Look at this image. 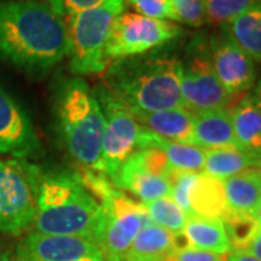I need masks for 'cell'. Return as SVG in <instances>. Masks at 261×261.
I'll list each match as a JSON object with an SVG mask.
<instances>
[{"label":"cell","instance_id":"obj_2","mask_svg":"<svg viewBox=\"0 0 261 261\" xmlns=\"http://www.w3.org/2000/svg\"><path fill=\"white\" fill-rule=\"evenodd\" d=\"M181 60L170 51H155L115 61L105 73V87L129 111H164L185 108Z\"/></svg>","mask_w":261,"mask_h":261},{"label":"cell","instance_id":"obj_7","mask_svg":"<svg viewBox=\"0 0 261 261\" xmlns=\"http://www.w3.org/2000/svg\"><path fill=\"white\" fill-rule=\"evenodd\" d=\"M181 34L183 29L171 20L147 18L123 10L113 22L105 57L106 61H118L142 56L171 42Z\"/></svg>","mask_w":261,"mask_h":261},{"label":"cell","instance_id":"obj_10","mask_svg":"<svg viewBox=\"0 0 261 261\" xmlns=\"http://www.w3.org/2000/svg\"><path fill=\"white\" fill-rule=\"evenodd\" d=\"M102 207L105 224L97 245L106 261L125 260L135 237L149 222L145 205L118 189Z\"/></svg>","mask_w":261,"mask_h":261},{"label":"cell","instance_id":"obj_6","mask_svg":"<svg viewBox=\"0 0 261 261\" xmlns=\"http://www.w3.org/2000/svg\"><path fill=\"white\" fill-rule=\"evenodd\" d=\"M41 168L27 160H0V232H25L37 216Z\"/></svg>","mask_w":261,"mask_h":261},{"label":"cell","instance_id":"obj_32","mask_svg":"<svg viewBox=\"0 0 261 261\" xmlns=\"http://www.w3.org/2000/svg\"><path fill=\"white\" fill-rule=\"evenodd\" d=\"M247 254H250L252 257H255L257 260H261V224L258 225V229L251 240V243L248 244V247L245 248Z\"/></svg>","mask_w":261,"mask_h":261},{"label":"cell","instance_id":"obj_30","mask_svg":"<svg viewBox=\"0 0 261 261\" xmlns=\"http://www.w3.org/2000/svg\"><path fill=\"white\" fill-rule=\"evenodd\" d=\"M115 2H121V0H48L47 3L58 16L65 19L67 16L77 13V12L109 5V3H115Z\"/></svg>","mask_w":261,"mask_h":261},{"label":"cell","instance_id":"obj_23","mask_svg":"<svg viewBox=\"0 0 261 261\" xmlns=\"http://www.w3.org/2000/svg\"><path fill=\"white\" fill-rule=\"evenodd\" d=\"M221 28L251 57L261 63V0Z\"/></svg>","mask_w":261,"mask_h":261},{"label":"cell","instance_id":"obj_3","mask_svg":"<svg viewBox=\"0 0 261 261\" xmlns=\"http://www.w3.org/2000/svg\"><path fill=\"white\" fill-rule=\"evenodd\" d=\"M105 224L102 205L74 173H42L38 189L37 232L82 237L99 244Z\"/></svg>","mask_w":261,"mask_h":261},{"label":"cell","instance_id":"obj_8","mask_svg":"<svg viewBox=\"0 0 261 261\" xmlns=\"http://www.w3.org/2000/svg\"><path fill=\"white\" fill-rule=\"evenodd\" d=\"M93 92L105 118L102 142L103 173L113 183L123 163L138 149L142 126L134 118L129 109L105 86L96 87Z\"/></svg>","mask_w":261,"mask_h":261},{"label":"cell","instance_id":"obj_16","mask_svg":"<svg viewBox=\"0 0 261 261\" xmlns=\"http://www.w3.org/2000/svg\"><path fill=\"white\" fill-rule=\"evenodd\" d=\"M113 186L119 190H129L142 203L160 197H171L170 178L159 177L144 170L134 154L123 163L118 176L113 180Z\"/></svg>","mask_w":261,"mask_h":261},{"label":"cell","instance_id":"obj_29","mask_svg":"<svg viewBox=\"0 0 261 261\" xmlns=\"http://www.w3.org/2000/svg\"><path fill=\"white\" fill-rule=\"evenodd\" d=\"M126 2L142 16L177 22L170 0H126Z\"/></svg>","mask_w":261,"mask_h":261},{"label":"cell","instance_id":"obj_22","mask_svg":"<svg viewBox=\"0 0 261 261\" xmlns=\"http://www.w3.org/2000/svg\"><path fill=\"white\" fill-rule=\"evenodd\" d=\"M190 216L222 218L228 207L222 180L199 173L189 195Z\"/></svg>","mask_w":261,"mask_h":261},{"label":"cell","instance_id":"obj_15","mask_svg":"<svg viewBox=\"0 0 261 261\" xmlns=\"http://www.w3.org/2000/svg\"><path fill=\"white\" fill-rule=\"evenodd\" d=\"M193 140L196 147L203 149H240L233 134L231 112L226 109L196 112Z\"/></svg>","mask_w":261,"mask_h":261},{"label":"cell","instance_id":"obj_20","mask_svg":"<svg viewBox=\"0 0 261 261\" xmlns=\"http://www.w3.org/2000/svg\"><path fill=\"white\" fill-rule=\"evenodd\" d=\"M177 248V235L149 221L135 237L126 261H166Z\"/></svg>","mask_w":261,"mask_h":261},{"label":"cell","instance_id":"obj_5","mask_svg":"<svg viewBox=\"0 0 261 261\" xmlns=\"http://www.w3.org/2000/svg\"><path fill=\"white\" fill-rule=\"evenodd\" d=\"M125 10V0L82 10L64 19L68 35L70 70L74 74H99L108 67L105 49L112 25Z\"/></svg>","mask_w":261,"mask_h":261},{"label":"cell","instance_id":"obj_35","mask_svg":"<svg viewBox=\"0 0 261 261\" xmlns=\"http://www.w3.org/2000/svg\"><path fill=\"white\" fill-rule=\"evenodd\" d=\"M0 261H15V258L10 255L9 252L2 251V250H0Z\"/></svg>","mask_w":261,"mask_h":261},{"label":"cell","instance_id":"obj_11","mask_svg":"<svg viewBox=\"0 0 261 261\" xmlns=\"http://www.w3.org/2000/svg\"><path fill=\"white\" fill-rule=\"evenodd\" d=\"M15 261H106L97 244L68 235L28 232L15 248Z\"/></svg>","mask_w":261,"mask_h":261},{"label":"cell","instance_id":"obj_26","mask_svg":"<svg viewBox=\"0 0 261 261\" xmlns=\"http://www.w3.org/2000/svg\"><path fill=\"white\" fill-rule=\"evenodd\" d=\"M221 219L232 245V251H245L258 229V219L250 215L238 214L231 209H228Z\"/></svg>","mask_w":261,"mask_h":261},{"label":"cell","instance_id":"obj_27","mask_svg":"<svg viewBox=\"0 0 261 261\" xmlns=\"http://www.w3.org/2000/svg\"><path fill=\"white\" fill-rule=\"evenodd\" d=\"M260 0H205L206 20L224 25Z\"/></svg>","mask_w":261,"mask_h":261},{"label":"cell","instance_id":"obj_25","mask_svg":"<svg viewBox=\"0 0 261 261\" xmlns=\"http://www.w3.org/2000/svg\"><path fill=\"white\" fill-rule=\"evenodd\" d=\"M144 205L148 212L151 222L167 229L174 235H180L183 232L189 215L171 197H160Z\"/></svg>","mask_w":261,"mask_h":261},{"label":"cell","instance_id":"obj_9","mask_svg":"<svg viewBox=\"0 0 261 261\" xmlns=\"http://www.w3.org/2000/svg\"><path fill=\"white\" fill-rule=\"evenodd\" d=\"M180 92L185 108L193 113L225 109L229 102L231 96L215 74L209 45L200 35L187 45L186 58L181 60Z\"/></svg>","mask_w":261,"mask_h":261},{"label":"cell","instance_id":"obj_31","mask_svg":"<svg viewBox=\"0 0 261 261\" xmlns=\"http://www.w3.org/2000/svg\"><path fill=\"white\" fill-rule=\"evenodd\" d=\"M166 261H226L225 255L196 250L192 247H177Z\"/></svg>","mask_w":261,"mask_h":261},{"label":"cell","instance_id":"obj_36","mask_svg":"<svg viewBox=\"0 0 261 261\" xmlns=\"http://www.w3.org/2000/svg\"><path fill=\"white\" fill-rule=\"evenodd\" d=\"M257 219H258V224H261V209H260V214L257 216Z\"/></svg>","mask_w":261,"mask_h":261},{"label":"cell","instance_id":"obj_1","mask_svg":"<svg viewBox=\"0 0 261 261\" xmlns=\"http://www.w3.org/2000/svg\"><path fill=\"white\" fill-rule=\"evenodd\" d=\"M67 56L65 20L47 2L0 0V60L42 77Z\"/></svg>","mask_w":261,"mask_h":261},{"label":"cell","instance_id":"obj_4","mask_svg":"<svg viewBox=\"0 0 261 261\" xmlns=\"http://www.w3.org/2000/svg\"><path fill=\"white\" fill-rule=\"evenodd\" d=\"M54 106L58 130L71 159L83 168L103 173L105 118L93 90L82 79H63Z\"/></svg>","mask_w":261,"mask_h":261},{"label":"cell","instance_id":"obj_17","mask_svg":"<svg viewBox=\"0 0 261 261\" xmlns=\"http://www.w3.org/2000/svg\"><path fill=\"white\" fill-rule=\"evenodd\" d=\"M178 237L185 241V247H192L219 255H228L232 251L225 225L219 218L189 216L183 232Z\"/></svg>","mask_w":261,"mask_h":261},{"label":"cell","instance_id":"obj_21","mask_svg":"<svg viewBox=\"0 0 261 261\" xmlns=\"http://www.w3.org/2000/svg\"><path fill=\"white\" fill-rule=\"evenodd\" d=\"M231 118L240 149L261 159V108L251 94L235 106Z\"/></svg>","mask_w":261,"mask_h":261},{"label":"cell","instance_id":"obj_34","mask_svg":"<svg viewBox=\"0 0 261 261\" xmlns=\"http://www.w3.org/2000/svg\"><path fill=\"white\" fill-rule=\"evenodd\" d=\"M251 97L254 99V100H255V102L258 103V106L261 108V77L258 79V82L255 83L254 89H252Z\"/></svg>","mask_w":261,"mask_h":261},{"label":"cell","instance_id":"obj_33","mask_svg":"<svg viewBox=\"0 0 261 261\" xmlns=\"http://www.w3.org/2000/svg\"><path fill=\"white\" fill-rule=\"evenodd\" d=\"M226 261H261L244 251H231L226 255Z\"/></svg>","mask_w":261,"mask_h":261},{"label":"cell","instance_id":"obj_28","mask_svg":"<svg viewBox=\"0 0 261 261\" xmlns=\"http://www.w3.org/2000/svg\"><path fill=\"white\" fill-rule=\"evenodd\" d=\"M177 22L199 28L206 22L205 0H170Z\"/></svg>","mask_w":261,"mask_h":261},{"label":"cell","instance_id":"obj_14","mask_svg":"<svg viewBox=\"0 0 261 261\" xmlns=\"http://www.w3.org/2000/svg\"><path fill=\"white\" fill-rule=\"evenodd\" d=\"M137 122L145 129L161 138L181 144L195 145L193 140V121L195 113L186 108L164 109V111H130Z\"/></svg>","mask_w":261,"mask_h":261},{"label":"cell","instance_id":"obj_19","mask_svg":"<svg viewBox=\"0 0 261 261\" xmlns=\"http://www.w3.org/2000/svg\"><path fill=\"white\" fill-rule=\"evenodd\" d=\"M142 126V125H141ZM141 147H155L161 149L167 157L170 166L178 171H189V173H200L203 171L206 159V149L181 144L161 138L159 135L152 134L151 130L142 126L138 140V148Z\"/></svg>","mask_w":261,"mask_h":261},{"label":"cell","instance_id":"obj_37","mask_svg":"<svg viewBox=\"0 0 261 261\" xmlns=\"http://www.w3.org/2000/svg\"><path fill=\"white\" fill-rule=\"evenodd\" d=\"M122 261H126V260H122Z\"/></svg>","mask_w":261,"mask_h":261},{"label":"cell","instance_id":"obj_12","mask_svg":"<svg viewBox=\"0 0 261 261\" xmlns=\"http://www.w3.org/2000/svg\"><path fill=\"white\" fill-rule=\"evenodd\" d=\"M207 45L215 74L226 93L233 96L254 89L257 83L255 61L224 29L214 34Z\"/></svg>","mask_w":261,"mask_h":261},{"label":"cell","instance_id":"obj_24","mask_svg":"<svg viewBox=\"0 0 261 261\" xmlns=\"http://www.w3.org/2000/svg\"><path fill=\"white\" fill-rule=\"evenodd\" d=\"M250 168H261V159L243 149H206L203 174L218 180L237 176Z\"/></svg>","mask_w":261,"mask_h":261},{"label":"cell","instance_id":"obj_13","mask_svg":"<svg viewBox=\"0 0 261 261\" xmlns=\"http://www.w3.org/2000/svg\"><path fill=\"white\" fill-rule=\"evenodd\" d=\"M0 154L13 159H38L42 147L32 122L9 94L0 90Z\"/></svg>","mask_w":261,"mask_h":261},{"label":"cell","instance_id":"obj_18","mask_svg":"<svg viewBox=\"0 0 261 261\" xmlns=\"http://www.w3.org/2000/svg\"><path fill=\"white\" fill-rule=\"evenodd\" d=\"M224 183L228 207L257 218L261 209V168H250L226 178Z\"/></svg>","mask_w":261,"mask_h":261}]
</instances>
